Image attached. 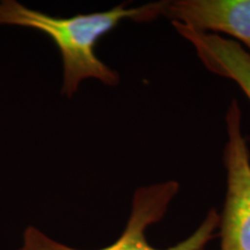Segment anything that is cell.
<instances>
[{
    "mask_svg": "<svg viewBox=\"0 0 250 250\" xmlns=\"http://www.w3.org/2000/svg\"><path fill=\"white\" fill-rule=\"evenodd\" d=\"M162 1L126 8L124 4L104 12L59 18L28 8L15 0L0 1V24H12L42 31L55 42L62 62V93L71 98L81 81L96 79L116 86L120 77L95 54V46L103 36L122 21L148 22L161 17Z\"/></svg>",
    "mask_w": 250,
    "mask_h": 250,
    "instance_id": "6da1fadb",
    "label": "cell"
},
{
    "mask_svg": "<svg viewBox=\"0 0 250 250\" xmlns=\"http://www.w3.org/2000/svg\"><path fill=\"white\" fill-rule=\"evenodd\" d=\"M180 190L176 181L154 183L136 190L131 213L123 233L110 246L96 250H205L217 235L219 213L215 208L208 212L204 220L187 239L166 249L153 247L147 241L146 230L160 221L167 213L170 203ZM17 250H81L56 241L37 227L28 226L22 235V243Z\"/></svg>",
    "mask_w": 250,
    "mask_h": 250,
    "instance_id": "7a4b0ae2",
    "label": "cell"
},
{
    "mask_svg": "<svg viewBox=\"0 0 250 250\" xmlns=\"http://www.w3.org/2000/svg\"><path fill=\"white\" fill-rule=\"evenodd\" d=\"M224 149L226 196L219 215L220 250H250V151L242 132V114L232 100L226 114Z\"/></svg>",
    "mask_w": 250,
    "mask_h": 250,
    "instance_id": "3957f363",
    "label": "cell"
},
{
    "mask_svg": "<svg viewBox=\"0 0 250 250\" xmlns=\"http://www.w3.org/2000/svg\"><path fill=\"white\" fill-rule=\"evenodd\" d=\"M161 17L199 33L226 34L250 51V0L162 1Z\"/></svg>",
    "mask_w": 250,
    "mask_h": 250,
    "instance_id": "277c9868",
    "label": "cell"
},
{
    "mask_svg": "<svg viewBox=\"0 0 250 250\" xmlns=\"http://www.w3.org/2000/svg\"><path fill=\"white\" fill-rule=\"evenodd\" d=\"M184 40L196 50L202 64L212 73L233 81L250 103V54L233 40L214 34H204L171 23Z\"/></svg>",
    "mask_w": 250,
    "mask_h": 250,
    "instance_id": "5b68a950",
    "label": "cell"
}]
</instances>
